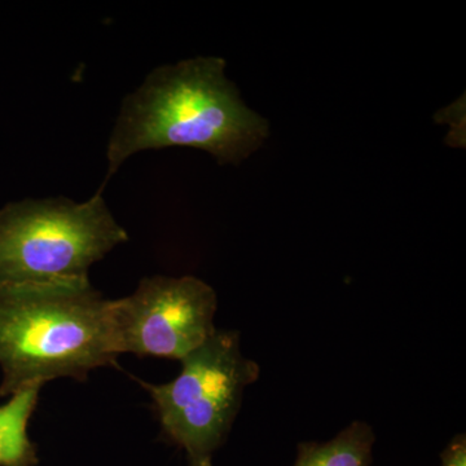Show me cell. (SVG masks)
Returning <instances> with one entry per match:
<instances>
[{
  "label": "cell",
  "mask_w": 466,
  "mask_h": 466,
  "mask_svg": "<svg viewBox=\"0 0 466 466\" xmlns=\"http://www.w3.org/2000/svg\"><path fill=\"white\" fill-rule=\"evenodd\" d=\"M11 202L0 208V280L41 281L88 276V269L128 241L103 198Z\"/></svg>",
  "instance_id": "3957f363"
},
{
  "label": "cell",
  "mask_w": 466,
  "mask_h": 466,
  "mask_svg": "<svg viewBox=\"0 0 466 466\" xmlns=\"http://www.w3.org/2000/svg\"><path fill=\"white\" fill-rule=\"evenodd\" d=\"M216 290L195 276L144 278L110 303L116 352L182 360L217 332Z\"/></svg>",
  "instance_id": "5b68a950"
},
{
  "label": "cell",
  "mask_w": 466,
  "mask_h": 466,
  "mask_svg": "<svg viewBox=\"0 0 466 466\" xmlns=\"http://www.w3.org/2000/svg\"><path fill=\"white\" fill-rule=\"evenodd\" d=\"M268 137V124L245 106L222 57H195L156 67L125 97L106 146L100 188L143 150L191 147L218 164L238 165Z\"/></svg>",
  "instance_id": "6da1fadb"
},
{
  "label": "cell",
  "mask_w": 466,
  "mask_h": 466,
  "mask_svg": "<svg viewBox=\"0 0 466 466\" xmlns=\"http://www.w3.org/2000/svg\"><path fill=\"white\" fill-rule=\"evenodd\" d=\"M110 303L88 276L0 280V397L116 366Z\"/></svg>",
  "instance_id": "7a4b0ae2"
},
{
  "label": "cell",
  "mask_w": 466,
  "mask_h": 466,
  "mask_svg": "<svg viewBox=\"0 0 466 466\" xmlns=\"http://www.w3.org/2000/svg\"><path fill=\"white\" fill-rule=\"evenodd\" d=\"M182 372L167 383L135 379L150 395L162 433L184 450L189 466H213L238 416L245 389L260 368L244 357L236 330H218L180 360Z\"/></svg>",
  "instance_id": "277c9868"
},
{
  "label": "cell",
  "mask_w": 466,
  "mask_h": 466,
  "mask_svg": "<svg viewBox=\"0 0 466 466\" xmlns=\"http://www.w3.org/2000/svg\"><path fill=\"white\" fill-rule=\"evenodd\" d=\"M375 441L370 425L354 421L329 441L300 443L294 466H370Z\"/></svg>",
  "instance_id": "52a82bcc"
},
{
  "label": "cell",
  "mask_w": 466,
  "mask_h": 466,
  "mask_svg": "<svg viewBox=\"0 0 466 466\" xmlns=\"http://www.w3.org/2000/svg\"><path fill=\"white\" fill-rule=\"evenodd\" d=\"M441 466H466V438L459 434L441 453Z\"/></svg>",
  "instance_id": "ba28073f"
},
{
  "label": "cell",
  "mask_w": 466,
  "mask_h": 466,
  "mask_svg": "<svg viewBox=\"0 0 466 466\" xmlns=\"http://www.w3.org/2000/svg\"><path fill=\"white\" fill-rule=\"evenodd\" d=\"M42 383H30L0 406V466H38L27 425L39 400Z\"/></svg>",
  "instance_id": "8992f818"
}]
</instances>
